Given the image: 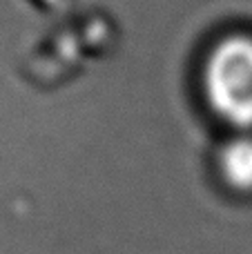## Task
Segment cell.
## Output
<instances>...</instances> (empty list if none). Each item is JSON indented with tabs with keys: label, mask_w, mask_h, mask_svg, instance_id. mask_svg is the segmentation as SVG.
<instances>
[{
	"label": "cell",
	"mask_w": 252,
	"mask_h": 254,
	"mask_svg": "<svg viewBox=\"0 0 252 254\" xmlns=\"http://www.w3.org/2000/svg\"><path fill=\"white\" fill-rule=\"evenodd\" d=\"M203 87L219 119L241 129L252 127V36H228L214 45Z\"/></svg>",
	"instance_id": "cell-1"
},
{
	"label": "cell",
	"mask_w": 252,
	"mask_h": 254,
	"mask_svg": "<svg viewBox=\"0 0 252 254\" xmlns=\"http://www.w3.org/2000/svg\"><path fill=\"white\" fill-rule=\"evenodd\" d=\"M221 174L237 190H252V136H237L221 149Z\"/></svg>",
	"instance_id": "cell-2"
}]
</instances>
